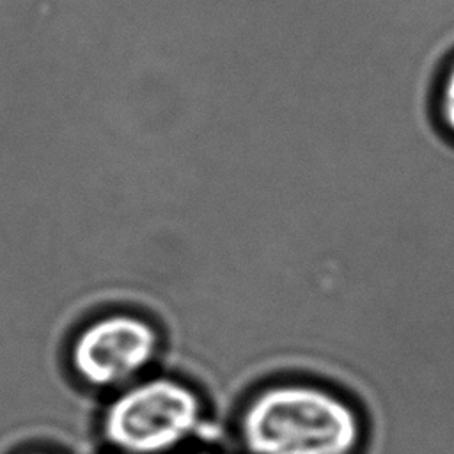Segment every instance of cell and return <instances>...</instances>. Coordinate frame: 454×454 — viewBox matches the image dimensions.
<instances>
[{"mask_svg": "<svg viewBox=\"0 0 454 454\" xmlns=\"http://www.w3.org/2000/svg\"><path fill=\"white\" fill-rule=\"evenodd\" d=\"M239 436L250 454H353L360 422L340 397L312 385H275L243 410Z\"/></svg>", "mask_w": 454, "mask_h": 454, "instance_id": "obj_1", "label": "cell"}, {"mask_svg": "<svg viewBox=\"0 0 454 454\" xmlns=\"http://www.w3.org/2000/svg\"><path fill=\"white\" fill-rule=\"evenodd\" d=\"M202 420L197 392L174 378L133 381L112 399L101 420L105 440L121 454H167Z\"/></svg>", "mask_w": 454, "mask_h": 454, "instance_id": "obj_2", "label": "cell"}, {"mask_svg": "<svg viewBox=\"0 0 454 454\" xmlns=\"http://www.w3.org/2000/svg\"><path fill=\"white\" fill-rule=\"evenodd\" d=\"M160 349L156 328L144 317L115 312L90 321L74 337L69 362L76 376L94 388L131 383Z\"/></svg>", "mask_w": 454, "mask_h": 454, "instance_id": "obj_3", "label": "cell"}, {"mask_svg": "<svg viewBox=\"0 0 454 454\" xmlns=\"http://www.w3.org/2000/svg\"><path fill=\"white\" fill-rule=\"evenodd\" d=\"M438 114H440L442 124L454 137V60L449 64V67L440 82Z\"/></svg>", "mask_w": 454, "mask_h": 454, "instance_id": "obj_4", "label": "cell"}, {"mask_svg": "<svg viewBox=\"0 0 454 454\" xmlns=\"http://www.w3.org/2000/svg\"><path fill=\"white\" fill-rule=\"evenodd\" d=\"M30 454H48V452H30Z\"/></svg>", "mask_w": 454, "mask_h": 454, "instance_id": "obj_5", "label": "cell"}, {"mask_svg": "<svg viewBox=\"0 0 454 454\" xmlns=\"http://www.w3.org/2000/svg\"><path fill=\"white\" fill-rule=\"evenodd\" d=\"M195 454H207V452H195Z\"/></svg>", "mask_w": 454, "mask_h": 454, "instance_id": "obj_6", "label": "cell"}, {"mask_svg": "<svg viewBox=\"0 0 454 454\" xmlns=\"http://www.w3.org/2000/svg\"><path fill=\"white\" fill-rule=\"evenodd\" d=\"M119 454H121V452H119Z\"/></svg>", "mask_w": 454, "mask_h": 454, "instance_id": "obj_7", "label": "cell"}]
</instances>
